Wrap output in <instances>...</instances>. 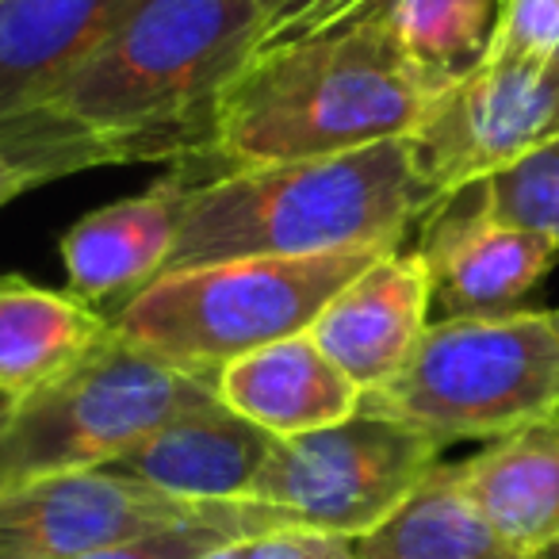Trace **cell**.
<instances>
[{
	"label": "cell",
	"instance_id": "cell-1",
	"mask_svg": "<svg viewBox=\"0 0 559 559\" xmlns=\"http://www.w3.org/2000/svg\"><path fill=\"white\" fill-rule=\"evenodd\" d=\"M261 20L264 0H139L58 85L0 119V150L35 185L203 154L211 108L257 50Z\"/></svg>",
	"mask_w": 559,
	"mask_h": 559
},
{
	"label": "cell",
	"instance_id": "cell-2",
	"mask_svg": "<svg viewBox=\"0 0 559 559\" xmlns=\"http://www.w3.org/2000/svg\"><path fill=\"white\" fill-rule=\"evenodd\" d=\"M449 88L399 50L372 0L330 32L249 55L211 108L203 154L253 169L414 139Z\"/></svg>",
	"mask_w": 559,
	"mask_h": 559
},
{
	"label": "cell",
	"instance_id": "cell-3",
	"mask_svg": "<svg viewBox=\"0 0 559 559\" xmlns=\"http://www.w3.org/2000/svg\"><path fill=\"white\" fill-rule=\"evenodd\" d=\"M441 195L411 139L307 162L226 169L188 188L165 272L241 257L395 253Z\"/></svg>",
	"mask_w": 559,
	"mask_h": 559
},
{
	"label": "cell",
	"instance_id": "cell-4",
	"mask_svg": "<svg viewBox=\"0 0 559 559\" xmlns=\"http://www.w3.org/2000/svg\"><path fill=\"white\" fill-rule=\"evenodd\" d=\"M388 249L319 257H241L162 272L111 314V334L192 376L307 334L337 292Z\"/></svg>",
	"mask_w": 559,
	"mask_h": 559
},
{
	"label": "cell",
	"instance_id": "cell-5",
	"mask_svg": "<svg viewBox=\"0 0 559 559\" xmlns=\"http://www.w3.org/2000/svg\"><path fill=\"white\" fill-rule=\"evenodd\" d=\"M360 411L433 437L498 441L559 414L556 311L464 314L429 322L403 372L360 399Z\"/></svg>",
	"mask_w": 559,
	"mask_h": 559
},
{
	"label": "cell",
	"instance_id": "cell-6",
	"mask_svg": "<svg viewBox=\"0 0 559 559\" xmlns=\"http://www.w3.org/2000/svg\"><path fill=\"white\" fill-rule=\"evenodd\" d=\"M211 399H218L215 376L180 372L111 334L12 403L0 429V490L43 475L111 467L169 418Z\"/></svg>",
	"mask_w": 559,
	"mask_h": 559
},
{
	"label": "cell",
	"instance_id": "cell-7",
	"mask_svg": "<svg viewBox=\"0 0 559 559\" xmlns=\"http://www.w3.org/2000/svg\"><path fill=\"white\" fill-rule=\"evenodd\" d=\"M441 452L421 429L357 411L337 426L276 441L249 502L272 510L288 528L360 540L418 490Z\"/></svg>",
	"mask_w": 559,
	"mask_h": 559
},
{
	"label": "cell",
	"instance_id": "cell-8",
	"mask_svg": "<svg viewBox=\"0 0 559 559\" xmlns=\"http://www.w3.org/2000/svg\"><path fill=\"white\" fill-rule=\"evenodd\" d=\"M556 134L559 88L548 81V66L483 58L433 104L411 142L426 180L444 200L456 188L502 173Z\"/></svg>",
	"mask_w": 559,
	"mask_h": 559
},
{
	"label": "cell",
	"instance_id": "cell-9",
	"mask_svg": "<svg viewBox=\"0 0 559 559\" xmlns=\"http://www.w3.org/2000/svg\"><path fill=\"white\" fill-rule=\"evenodd\" d=\"M211 506L218 502H180L111 467L43 475L0 490V559H81L203 518Z\"/></svg>",
	"mask_w": 559,
	"mask_h": 559
},
{
	"label": "cell",
	"instance_id": "cell-10",
	"mask_svg": "<svg viewBox=\"0 0 559 559\" xmlns=\"http://www.w3.org/2000/svg\"><path fill=\"white\" fill-rule=\"evenodd\" d=\"M418 253L429 269L433 304H441L444 319H464L521 311V299L551 272L559 246L498 218L479 180L433 203L421 218Z\"/></svg>",
	"mask_w": 559,
	"mask_h": 559
},
{
	"label": "cell",
	"instance_id": "cell-11",
	"mask_svg": "<svg viewBox=\"0 0 559 559\" xmlns=\"http://www.w3.org/2000/svg\"><path fill=\"white\" fill-rule=\"evenodd\" d=\"M433 284L418 249H395L353 276L307 334L360 388L391 383L429 326Z\"/></svg>",
	"mask_w": 559,
	"mask_h": 559
},
{
	"label": "cell",
	"instance_id": "cell-12",
	"mask_svg": "<svg viewBox=\"0 0 559 559\" xmlns=\"http://www.w3.org/2000/svg\"><path fill=\"white\" fill-rule=\"evenodd\" d=\"M276 437L234 414L223 399L169 418L134 444L111 472L157 487L180 502H249Z\"/></svg>",
	"mask_w": 559,
	"mask_h": 559
},
{
	"label": "cell",
	"instance_id": "cell-13",
	"mask_svg": "<svg viewBox=\"0 0 559 559\" xmlns=\"http://www.w3.org/2000/svg\"><path fill=\"white\" fill-rule=\"evenodd\" d=\"M188 188L192 180L185 173H169L146 192L78 218L62 238V261L73 296L85 304L119 296L131 299L150 280L162 276L177 246Z\"/></svg>",
	"mask_w": 559,
	"mask_h": 559
},
{
	"label": "cell",
	"instance_id": "cell-14",
	"mask_svg": "<svg viewBox=\"0 0 559 559\" xmlns=\"http://www.w3.org/2000/svg\"><path fill=\"white\" fill-rule=\"evenodd\" d=\"M215 395L276 441L337 426L360 411V388L311 334L284 337L230 360L215 372Z\"/></svg>",
	"mask_w": 559,
	"mask_h": 559
},
{
	"label": "cell",
	"instance_id": "cell-15",
	"mask_svg": "<svg viewBox=\"0 0 559 559\" xmlns=\"http://www.w3.org/2000/svg\"><path fill=\"white\" fill-rule=\"evenodd\" d=\"M452 472L506 544L544 556L559 540V414L498 437Z\"/></svg>",
	"mask_w": 559,
	"mask_h": 559
},
{
	"label": "cell",
	"instance_id": "cell-16",
	"mask_svg": "<svg viewBox=\"0 0 559 559\" xmlns=\"http://www.w3.org/2000/svg\"><path fill=\"white\" fill-rule=\"evenodd\" d=\"M139 0H0V119L66 78Z\"/></svg>",
	"mask_w": 559,
	"mask_h": 559
},
{
	"label": "cell",
	"instance_id": "cell-17",
	"mask_svg": "<svg viewBox=\"0 0 559 559\" xmlns=\"http://www.w3.org/2000/svg\"><path fill=\"white\" fill-rule=\"evenodd\" d=\"M111 337V319L73 292L0 276V395L24 399Z\"/></svg>",
	"mask_w": 559,
	"mask_h": 559
},
{
	"label": "cell",
	"instance_id": "cell-18",
	"mask_svg": "<svg viewBox=\"0 0 559 559\" xmlns=\"http://www.w3.org/2000/svg\"><path fill=\"white\" fill-rule=\"evenodd\" d=\"M357 559H540L525 556L467 502L452 464H437L411 498L357 540Z\"/></svg>",
	"mask_w": 559,
	"mask_h": 559
},
{
	"label": "cell",
	"instance_id": "cell-19",
	"mask_svg": "<svg viewBox=\"0 0 559 559\" xmlns=\"http://www.w3.org/2000/svg\"><path fill=\"white\" fill-rule=\"evenodd\" d=\"M380 9L399 50L444 85L483 62L498 20V0H380Z\"/></svg>",
	"mask_w": 559,
	"mask_h": 559
},
{
	"label": "cell",
	"instance_id": "cell-20",
	"mask_svg": "<svg viewBox=\"0 0 559 559\" xmlns=\"http://www.w3.org/2000/svg\"><path fill=\"white\" fill-rule=\"evenodd\" d=\"M288 528L272 510L257 502H218L211 506L203 518L177 521V525H165L157 533L134 536L123 544H108L100 551H88L81 559H200L207 551L223 548V544H238L249 536L280 533Z\"/></svg>",
	"mask_w": 559,
	"mask_h": 559
},
{
	"label": "cell",
	"instance_id": "cell-21",
	"mask_svg": "<svg viewBox=\"0 0 559 559\" xmlns=\"http://www.w3.org/2000/svg\"><path fill=\"white\" fill-rule=\"evenodd\" d=\"M483 188L498 218L544 234L559 246V134L487 177Z\"/></svg>",
	"mask_w": 559,
	"mask_h": 559
},
{
	"label": "cell",
	"instance_id": "cell-22",
	"mask_svg": "<svg viewBox=\"0 0 559 559\" xmlns=\"http://www.w3.org/2000/svg\"><path fill=\"white\" fill-rule=\"evenodd\" d=\"M559 50V0H498V20L483 58L548 66Z\"/></svg>",
	"mask_w": 559,
	"mask_h": 559
},
{
	"label": "cell",
	"instance_id": "cell-23",
	"mask_svg": "<svg viewBox=\"0 0 559 559\" xmlns=\"http://www.w3.org/2000/svg\"><path fill=\"white\" fill-rule=\"evenodd\" d=\"M365 4H372V0H264L257 50H272V47H284V43L322 35L330 27L345 24L349 16H357Z\"/></svg>",
	"mask_w": 559,
	"mask_h": 559
},
{
	"label": "cell",
	"instance_id": "cell-24",
	"mask_svg": "<svg viewBox=\"0 0 559 559\" xmlns=\"http://www.w3.org/2000/svg\"><path fill=\"white\" fill-rule=\"evenodd\" d=\"M241 559H357V540L314 528H280L241 540Z\"/></svg>",
	"mask_w": 559,
	"mask_h": 559
},
{
	"label": "cell",
	"instance_id": "cell-25",
	"mask_svg": "<svg viewBox=\"0 0 559 559\" xmlns=\"http://www.w3.org/2000/svg\"><path fill=\"white\" fill-rule=\"evenodd\" d=\"M27 188H35V177L27 169H20V165L0 150V207L12 203L16 195H24Z\"/></svg>",
	"mask_w": 559,
	"mask_h": 559
},
{
	"label": "cell",
	"instance_id": "cell-26",
	"mask_svg": "<svg viewBox=\"0 0 559 559\" xmlns=\"http://www.w3.org/2000/svg\"><path fill=\"white\" fill-rule=\"evenodd\" d=\"M200 559H241V540L238 544H223V548L207 551V556H200Z\"/></svg>",
	"mask_w": 559,
	"mask_h": 559
},
{
	"label": "cell",
	"instance_id": "cell-27",
	"mask_svg": "<svg viewBox=\"0 0 559 559\" xmlns=\"http://www.w3.org/2000/svg\"><path fill=\"white\" fill-rule=\"evenodd\" d=\"M12 403H16V399L0 395V429H4V421H9V414H12Z\"/></svg>",
	"mask_w": 559,
	"mask_h": 559
},
{
	"label": "cell",
	"instance_id": "cell-28",
	"mask_svg": "<svg viewBox=\"0 0 559 559\" xmlns=\"http://www.w3.org/2000/svg\"><path fill=\"white\" fill-rule=\"evenodd\" d=\"M548 81L559 88V50H556V55H551V62H548Z\"/></svg>",
	"mask_w": 559,
	"mask_h": 559
},
{
	"label": "cell",
	"instance_id": "cell-29",
	"mask_svg": "<svg viewBox=\"0 0 559 559\" xmlns=\"http://www.w3.org/2000/svg\"><path fill=\"white\" fill-rule=\"evenodd\" d=\"M540 559H559V540H556V544H551V548H548V551H544V556H540Z\"/></svg>",
	"mask_w": 559,
	"mask_h": 559
}]
</instances>
